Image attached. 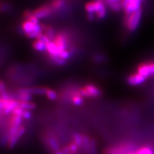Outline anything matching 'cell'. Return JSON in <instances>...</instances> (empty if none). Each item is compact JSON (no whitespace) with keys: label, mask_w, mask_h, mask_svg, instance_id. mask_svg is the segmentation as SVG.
Returning <instances> with one entry per match:
<instances>
[{"label":"cell","mask_w":154,"mask_h":154,"mask_svg":"<svg viewBox=\"0 0 154 154\" xmlns=\"http://www.w3.org/2000/svg\"><path fill=\"white\" fill-rule=\"evenodd\" d=\"M143 16V9L140 8L134 13L127 14L124 18V24L126 29L129 32H134L140 26Z\"/></svg>","instance_id":"cell-1"},{"label":"cell","mask_w":154,"mask_h":154,"mask_svg":"<svg viewBox=\"0 0 154 154\" xmlns=\"http://www.w3.org/2000/svg\"><path fill=\"white\" fill-rule=\"evenodd\" d=\"M79 91L86 99H96L101 95V90L94 84H86L80 88Z\"/></svg>","instance_id":"cell-2"},{"label":"cell","mask_w":154,"mask_h":154,"mask_svg":"<svg viewBox=\"0 0 154 154\" xmlns=\"http://www.w3.org/2000/svg\"><path fill=\"white\" fill-rule=\"evenodd\" d=\"M136 72L146 79L154 76V61L140 63L136 68Z\"/></svg>","instance_id":"cell-3"},{"label":"cell","mask_w":154,"mask_h":154,"mask_svg":"<svg viewBox=\"0 0 154 154\" xmlns=\"http://www.w3.org/2000/svg\"><path fill=\"white\" fill-rule=\"evenodd\" d=\"M106 3L103 0H94L88 2L85 5L84 9L87 14H95L96 12L106 8Z\"/></svg>","instance_id":"cell-4"},{"label":"cell","mask_w":154,"mask_h":154,"mask_svg":"<svg viewBox=\"0 0 154 154\" xmlns=\"http://www.w3.org/2000/svg\"><path fill=\"white\" fill-rule=\"evenodd\" d=\"M32 12H33L34 16L37 17L38 19H42L51 17V14H53L54 11L49 4H47V5L40 6L38 8L34 9Z\"/></svg>","instance_id":"cell-5"},{"label":"cell","mask_w":154,"mask_h":154,"mask_svg":"<svg viewBox=\"0 0 154 154\" xmlns=\"http://www.w3.org/2000/svg\"><path fill=\"white\" fill-rule=\"evenodd\" d=\"M53 42L56 44V45L57 46V47L61 51L67 49L69 44V36L63 32L56 34L53 38Z\"/></svg>","instance_id":"cell-6"},{"label":"cell","mask_w":154,"mask_h":154,"mask_svg":"<svg viewBox=\"0 0 154 154\" xmlns=\"http://www.w3.org/2000/svg\"><path fill=\"white\" fill-rule=\"evenodd\" d=\"M2 99L3 101L4 105L3 114L5 116L11 114V113L13 112V111H14L17 106H19V101L15 99V98H11V99Z\"/></svg>","instance_id":"cell-7"},{"label":"cell","mask_w":154,"mask_h":154,"mask_svg":"<svg viewBox=\"0 0 154 154\" xmlns=\"http://www.w3.org/2000/svg\"><path fill=\"white\" fill-rule=\"evenodd\" d=\"M26 131V127L22 125V126L19 127L18 131H17V132L14 135V136L9 137L7 146H8L9 149H14L15 146H17V144L18 143L19 140H20L21 138H22V136L25 134Z\"/></svg>","instance_id":"cell-8"},{"label":"cell","mask_w":154,"mask_h":154,"mask_svg":"<svg viewBox=\"0 0 154 154\" xmlns=\"http://www.w3.org/2000/svg\"><path fill=\"white\" fill-rule=\"evenodd\" d=\"M146 80H147V79L146 77L143 76L137 72L132 73V74L128 75L126 78V82L128 83V84L132 86L142 85L146 82Z\"/></svg>","instance_id":"cell-9"},{"label":"cell","mask_w":154,"mask_h":154,"mask_svg":"<svg viewBox=\"0 0 154 154\" xmlns=\"http://www.w3.org/2000/svg\"><path fill=\"white\" fill-rule=\"evenodd\" d=\"M69 101H70L74 106H80L84 104V98L82 96V94L79 93V90H74L72 92H70L69 94Z\"/></svg>","instance_id":"cell-10"},{"label":"cell","mask_w":154,"mask_h":154,"mask_svg":"<svg viewBox=\"0 0 154 154\" xmlns=\"http://www.w3.org/2000/svg\"><path fill=\"white\" fill-rule=\"evenodd\" d=\"M32 95L27 91L26 88H20L18 90L16 99L19 101H30L32 100Z\"/></svg>","instance_id":"cell-11"},{"label":"cell","mask_w":154,"mask_h":154,"mask_svg":"<svg viewBox=\"0 0 154 154\" xmlns=\"http://www.w3.org/2000/svg\"><path fill=\"white\" fill-rule=\"evenodd\" d=\"M46 47H47L46 51L49 54V57H57V56H59L61 51L52 40L46 44Z\"/></svg>","instance_id":"cell-12"},{"label":"cell","mask_w":154,"mask_h":154,"mask_svg":"<svg viewBox=\"0 0 154 154\" xmlns=\"http://www.w3.org/2000/svg\"><path fill=\"white\" fill-rule=\"evenodd\" d=\"M46 143H47V147L51 150V151L56 152L59 150H60V145H59V142L55 139L54 138L51 137H46Z\"/></svg>","instance_id":"cell-13"},{"label":"cell","mask_w":154,"mask_h":154,"mask_svg":"<svg viewBox=\"0 0 154 154\" xmlns=\"http://www.w3.org/2000/svg\"><path fill=\"white\" fill-rule=\"evenodd\" d=\"M23 117L22 116L11 114L9 117V120L8 122V127L9 126H21L22 125Z\"/></svg>","instance_id":"cell-14"},{"label":"cell","mask_w":154,"mask_h":154,"mask_svg":"<svg viewBox=\"0 0 154 154\" xmlns=\"http://www.w3.org/2000/svg\"><path fill=\"white\" fill-rule=\"evenodd\" d=\"M49 5L54 12L61 10L66 5V0H51Z\"/></svg>","instance_id":"cell-15"},{"label":"cell","mask_w":154,"mask_h":154,"mask_svg":"<svg viewBox=\"0 0 154 154\" xmlns=\"http://www.w3.org/2000/svg\"><path fill=\"white\" fill-rule=\"evenodd\" d=\"M32 47L36 51H39V52H43V51H46L47 50V47H46V44L44 42L41 41L40 39L36 38L35 40L32 43Z\"/></svg>","instance_id":"cell-16"},{"label":"cell","mask_w":154,"mask_h":154,"mask_svg":"<svg viewBox=\"0 0 154 154\" xmlns=\"http://www.w3.org/2000/svg\"><path fill=\"white\" fill-rule=\"evenodd\" d=\"M19 106L22 108L24 110L31 111L34 110L36 108V104L34 102L30 101H19Z\"/></svg>","instance_id":"cell-17"},{"label":"cell","mask_w":154,"mask_h":154,"mask_svg":"<svg viewBox=\"0 0 154 154\" xmlns=\"http://www.w3.org/2000/svg\"><path fill=\"white\" fill-rule=\"evenodd\" d=\"M136 154H154V149L150 145H146L138 148L136 151Z\"/></svg>","instance_id":"cell-18"},{"label":"cell","mask_w":154,"mask_h":154,"mask_svg":"<svg viewBox=\"0 0 154 154\" xmlns=\"http://www.w3.org/2000/svg\"><path fill=\"white\" fill-rule=\"evenodd\" d=\"M72 142L79 146V147H82L83 145V134L80 133L76 132L72 134Z\"/></svg>","instance_id":"cell-19"},{"label":"cell","mask_w":154,"mask_h":154,"mask_svg":"<svg viewBox=\"0 0 154 154\" xmlns=\"http://www.w3.org/2000/svg\"><path fill=\"white\" fill-rule=\"evenodd\" d=\"M45 96H47V99L50 100V101H55V100L58 99V94L57 91L50 88H46Z\"/></svg>","instance_id":"cell-20"},{"label":"cell","mask_w":154,"mask_h":154,"mask_svg":"<svg viewBox=\"0 0 154 154\" xmlns=\"http://www.w3.org/2000/svg\"><path fill=\"white\" fill-rule=\"evenodd\" d=\"M109 7L111 10L116 12H118L123 9V5H122V1L121 2H114L112 4L109 5Z\"/></svg>","instance_id":"cell-21"},{"label":"cell","mask_w":154,"mask_h":154,"mask_svg":"<svg viewBox=\"0 0 154 154\" xmlns=\"http://www.w3.org/2000/svg\"><path fill=\"white\" fill-rule=\"evenodd\" d=\"M49 59L51 61H52L53 63H55V64L59 65V66H62V65L65 64V63H66V61L59 57V56H57V57H49Z\"/></svg>","instance_id":"cell-22"},{"label":"cell","mask_w":154,"mask_h":154,"mask_svg":"<svg viewBox=\"0 0 154 154\" xmlns=\"http://www.w3.org/2000/svg\"><path fill=\"white\" fill-rule=\"evenodd\" d=\"M106 16H107V9H106V8H104V9H101V10H100L99 11H98V12H96L95 14L96 19H100V20H101V19H103Z\"/></svg>","instance_id":"cell-23"},{"label":"cell","mask_w":154,"mask_h":154,"mask_svg":"<svg viewBox=\"0 0 154 154\" xmlns=\"http://www.w3.org/2000/svg\"><path fill=\"white\" fill-rule=\"evenodd\" d=\"M67 147L69 149L71 153H78L79 150V147L78 146L76 145L74 142H71L67 145Z\"/></svg>","instance_id":"cell-24"},{"label":"cell","mask_w":154,"mask_h":154,"mask_svg":"<svg viewBox=\"0 0 154 154\" xmlns=\"http://www.w3.org/2000/svg\"><path fill=\"white\" fill-rule=\"evenodd\" d=\"M70 56H71V52L68 49L63 50V51H60V53H59V57L65 61H66L67 59L70 57Z\"/></svg>","instance_id":"cell-25"},{"label":"cell","mask_w":154,"mask_h":154,"mask_svg":"<svg viewBox=\"0 0 154 154\" xmlns=\"http://www.w3.org/2000/svg\"><path fill=\"white\" fill-rule=\"evenodd\" d=\"M7 94V86L3 81L0 80V96H3Z\"/></svg>","instance_id":"cell-26"},{"label":"cell","mask_w":154,"mask_h":154,"mask_svg":"<svg viewBox=\"0 0 154 154\" xmlns=\"http://www.w3.org/2000/svg\"><path fill=\"white\" fill-rule=\"evenodd\" d=\"M23 119L24 120H30L32 117V112L31 111H27V110H24V112L23 113Z\"/></svg>","instance_id":"cell-27"},{"label":"cell","mask_w":154,"mask_h":154,"mask_svg":"<svg viewBox=\"0 0 154 154\" xmlns=\"http://www.w3.org/2000/svg\"><path fill=\"white\" fill-rule=\"evenodd\" d=\"M24 112V109H22V108H20L19 106H17L16 109L13 111V112L11 113V114H14V115H18V116H23V113Z\"/></svg>","instance_id":"cell-28"},{"label":"cell","mask_w":154,"mask_h":154,"mask_svg":"<svg viewBox=\"0 0 154 154\" xmlns=\"http://www.w3.org/2000/svg\"><path fill=\"white\" fill-rule=\"evenodd\" d=\"M3 109H4L3 101H2V99L0 98V116L3 115Z\"/></svg>","instance_id":"cell-29"},{"label":"cell","mask_w":154,"mask_h":154,"mask_svg":"<svg viewBox=\"0 0 154 154\" xmlns=\"http://www.w3.org/2000/svg\"><path fill=\"white\" fill-rule=\"evenodd\" d=\"M105 2L106 4H107L108 5H110V4L114 3V2H121L122 0H103Z\"/></svg>","instance_id":"cell-30"},{"label":"cell","mask_w":154,"mask_h":154,"mask_svg":"<svg viewBox=\"0 0 154 154\" xmlns=\"http://www.w3.org/2000/svg\"><path fill=\"white\" fill-rule=\"evenodd\" d=\"M53 154H65V153H63L62 150L60 149V150H59V151H56V152H54Z\"/></svg>","instance_id":"cell-31"},{"label":"cell","mask_w":154,"mask_h":154,"mask_svg":"<svg viewBox=\"0 0 154 154\" xmlns=\"http://www.w3.org/2000/svg\"><path fill=\"white\" fill-rule=\"evenodd\" d=\"M68 154H78V153H69Z\"/></svg>","instance_id":"cell-32"},{"label":"cell","mask_w":154,"mask_h":154,"mask_svg":"<svg viewBox=\"0 0 154 154\" xmlns=\"http://www.w3.org/2000/svg\"><path fill=\"white\" fill-rule=\"evenodd\" d=\"M123 2H126V1H128V0H122Z\"/></svg>","instance_id":"cell-33"},{"label":"cell","mask_w":154,"mask_h":154,"mask_svg":"<svg viewBox=\"0 0 154 154\" xmlns=\"http://www.w3.org/2000/svg\"><path fill=\"white\" fill-rule=\"evenodd\" d=\"M111 154H115V153H111Z\"/></svg>","instance_id":"cell-34"}]
</instances>
